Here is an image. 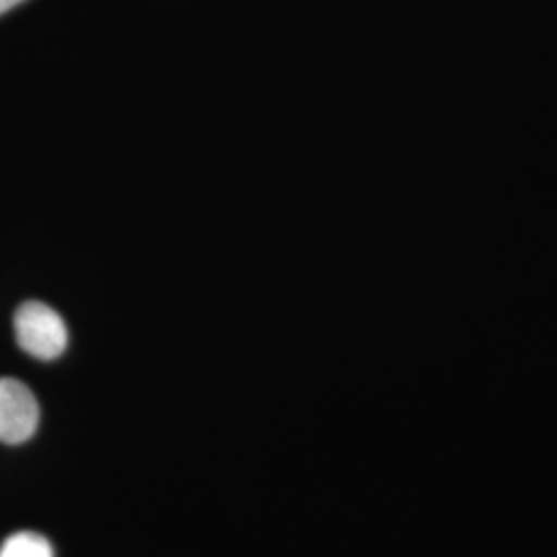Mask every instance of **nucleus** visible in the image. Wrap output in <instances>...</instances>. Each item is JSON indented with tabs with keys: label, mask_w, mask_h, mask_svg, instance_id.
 Instances as JSON below:
<instances>
[{
	"label": "nucleus",
	"mask_w": 557,
	"mask_h": 557,
	"mask_svg": "<svg viewBox=\"0 0 557 557\" xmlns=\"http://www.w3.org/2000/svg\"><path fill=\"white\" fill-rule=\"evenodd\" d=\"M15 338L32 358L57 359L69 345L66 324L57 310L41 301H25L15 312Z\"/></svg>",
	"instance_id": "nucleus-1"
},
{
	"label": "nucleus",
	"mask_w": 557,
	"mask_h": 557,
	"mask_svg": "<svg viewBox=\"0 0 557 557\" xmlns=\"http://www.w3.org/2000/svg\"><path fill=\"white\" fill-rule=\"evenodd\" d=\"M40 425V405L34 393L15 379H0V442L23 444Z\"/></svg>",
	"instance_id": "nucleus-2"
},
{
	"label": "nucleus",
	"mask_w": 557,
	"mask_h": 557,
	"mask_svg": "<svg viewBox=\"0 0 557 557\" xmlns=\"http://www.w3.org/2000/svg\"><path fill=\"white\" fill-rule=\"evenodd\" d=\"M0 557H54L50 541L32 531H21L0 545Z\"/></svg>",
	"instance_id": "nucleus-3"
},
{
	"label": "nucleus",
	"mask_w": 557,
	"mask_h": 557,
	"mask_svg": "<svg viewBox=\"0 0 557 557\" xmlns=\"http://www.w3.org/2000/svg\"><path fill=\"white\" fill-rule=\"evenodd\" d=\"M23 0H0V15H4L7 11H11L13 7L21 4Z\"/></svg>",
	"instance_id": "nucleus-4"
}]
</instances>
